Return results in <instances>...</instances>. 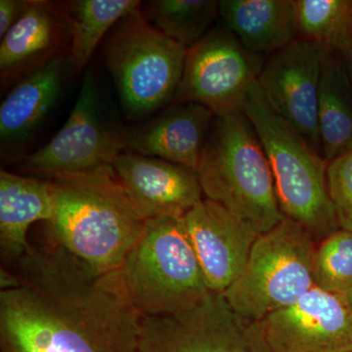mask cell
Segmentation results:
<instances>
[{
  "label": "cell",
  "mask_w": 352,
  "mask_h": 352,
  "mask_svg": "<svg viewBox=\"0 0 352 352\" xmlns=\"http://www.w3.org/2000/svg\"><path fill=\"white\" fill-rule=\"evenodd\" d=\"M47 180L53 198L48 222L52 240L94 272L119 270L146 221L112 166L59 173Z\"/></svg>",
  "instance_id": "1"
},
{
  "label": "cell",
  "mask_w": 352,
  "mask_h": 352,
  "mask_svg": "<svg viewBox=\"0 0 352 352\" xmlns=\"http://www.w3.org/2000/svg\"><path fill=\"white\" fill-rule=\"evenodd\" d=\"M196 171L204 197L259 235L284 219L267 156L244 113L215 116Z\"/></svg>",
  "instance_id": "2"
},
{
  "label": "cell",
  "mask_w": 352,
  "mask_h": 352,
  "mask_svg": "<svg viewBox=\"0 0 352 352\" xmlns=\"http://www.w3.org/2000/svg\"><path fill=\"white\" fill-rule=\"evenodd\" d=\"M243 113L267 156L284 217L302 226L316 243L338 230L323 155L271 109L258 82L245 97Z\"/></svg>",
  "instance_id": "3"
},
{
  "label": "cell",
  "mask_w": 352,
  "mask_h": 352,
  "mask_svg": "<svg viewBox=\"0 0 352 352\" xmlns=\"http://www.w3.org/2000/svg\"><path fill=\"white\" fill-rule=\"evenodd\" d=\"M118 271L141 317L182 314L212 295L182 217L147 220Z\"/></svg>",
  "instance_id": "4"
},
{
  "label": "cell",
  "mask_w": 352,
  "mask_h": 352,
  "mask_svg": "<svg viewBox=\"0 0 352 352\" xmlns=\"http://www.w3.org/2000/svg\"><path fill=\"white\" fill-rule=\"evenodd\" d=\"M140 7L122 17L103 41L106 68L131 120L143 119L173 103L187 52L153 27Z\"/></svg>",
  "instance_id": "5"
},
{
  "label": "cell",
  "mask_w": 352,
  "mask_h": 352,
  "mask_svg": "<svg viewBox=\"0 0 352 352\" xmlns=\"http://www.w3.org/2000/svg\"><path fill=\"white\" fill-rule=\"evenodd\" d=\"M316 245L302 226L284 217L258 236L244 270L222 296L236 314L256 322L294 305L315 287Z\"/></svg>",
  "instance_id": "6"
},
{
  "label": "cell",
  "mask_w": 352,
  "mask_h": 352,
  "mask_svg": "<svg viewBox=\"0 0 352 352\" xmlns=\"http://www.w3.org/2000/svg\"><path fill=\"white\" fill-rule=\"evenodd\" d=\"M103 106L94 74L87 69L68 120L50 142L25 156L21 170L48 179L112 166L126 151V127L109 122Z\"/></svg>",
  "instance_id": "7"
},
{
  "label": "cell",
  "mask_w": 352,
  "mask_h": 352,
  "mask_svg": "<svg viewBox=\"0 0 352 352\" xmlns=\"http://www.w3.org/2000/svg\"><path fill=\"white\" fill-rule=\"evenodd\" d=\"M265 58L245 48L221 24L187 48L176 103H197L215 116L243 112Z\"/></svg>",
  "instance_id": "8"
},
{
  "label": "cell",
  "mask_w": 352,
  "mask_h": 352,
  "mask_svg": "<svg viewBox=\"0 0 352 352\" xmlns=\"http://www.w3.org/2000/svg\"><path fill=\"white\" fill-rule=\"evenodd\" d=\"M138 352H270L259 322L236 314L221 295L168 316L142 317Z\"/></svg>",
  "instance_id": "9"
},
{
  "label": "cell",
  "mask_w": 352,
  "mask_h": 352,
  "mask_svg": "<svg viewBox=\"0 0 352 352\" xmlns=\"http://www.w3.org/2000/svg\"><path fill=\"white\" fill-rule=\"evenodd\" d=\"M326 55L314 43L296 38L265 58L258 80L271 109L320 153L319 90Z\"/></svg>",
  "instance_id": "10"
},
{
  "label": "cell",
  "mask_w": 352,
  "mask_h": 352,
  "mask_svg": "<svg viewBox=\"0 0 352 352\" xmlns=\"http://www.w3.org/2000/svg\"><path fill=\"white\" fill-rule=\"evenodd\" d=\"M259 325L270 352H352V312L346 300L316 287Z\"/></svg>",
  "instance_id": "11"
},
{
  "label": "cell",
  "mask_w": 352,
  "mask_h": 352,
  "mask_svg": "<svg viewBox=\"0 0 352 352\" xmlns=\"http://www.w3.org/2000/svg\"><path fill=\"white\" fill-rule=\"evenodd\" d=\"M182 221L208 289L223 295L244 270L259 234L207 198L183 215Z\"/></svg>",
  "instance_id": "12"
},
{
  "label": "cell",
  "mask_w": 352,
  "mask_h": 352,
  "mask_svg": "<svg viewBox=\"0 0 352 352\" xmlns=\"http://www.w3.org/2000/svg\"><path fill=\"white\" fill-rule=\"evenodd\" d=\"M112 168L145 221L180 219L205 198L197 171L182 164L126 151Z\"/></svg>",
  "instance_id": "13"
},
{
  "label": "cell",
  "mask_w": 352,
  "mask_h": 352,
  "mask_svg": "<svg viewBox=\"0 0 352 352\" xmlns=\"http://www.w3.org/2000/svg\"><path fill=\"white\" fill-rule=\"evenodd\" d=\"M71 46V29L62 1L31 0L24 16L1 39V87H14L51 62L69 57Z\"/></svg>",
  "instance_id": "14"
},
{
  "label": "cell",
  "mask_w": 352,
  "mask_h": 352,
  "mask_svg": "<svg viewBox=\"0 0 352 352\" xmlns=\"http://www.w3.org/2000/svg\"><path fill=\"white\" fill-rule=\"evenodd\" d=\"M214 117L200 104H171L150 122L126 127V151L196 170Z\"/></svg>",
  "instance_id": "15"
},
{
  "label": "cell",
  "mask_w": 352,
  "mask_h": 352,
  "mask_svg": "<svg viewBox=\"0 0 352 352\" xmlns=\"http://www.w3.org/2000/svg\"><path fill=\"white\" fill-rule=\"evenodd\" d=\"M69 71H74L69 57L61 58L14 85L0 105L2 157L36 134L61 98Z\"/></svg>",
  "instance_id": "16"
},
{
  "label": "cell",
  "mask_w": 352,
  "mask_h": 352,
  "mask_svg": "<svg viewBox=\"0 0 352 352\" xmlns=\"http://www.w3.org/2000/svg\"><path fill=\"white\" fill-rule=\"evenodd\" d=\"M53 198L47 179L0 170V254L13 265L30 247L27 234L38 221L50 222Z\"/></svg>",
  "instance_id": "17"
},
{
  "label": "cell",
  "mask_w": 352,
  "mask_h": 352,
  "mask_svg": "<svg viewBox=\"0 0 352 352\" xmlns=\"http://www.w3.org/2000/svg\"><path fill=\"white\" fill-rule=\"evenodd\" d=\"M219 20L245 48L264 57L298 38L295 0H220Z\"/></svg>",
  "instance_id": "18"
},
{
  "label": "cell",
  "mask_w": 352,
  "mask_h": 352,
  "mask_svg": "<svg viewBox=\"0 0 352 352\" xmlns=\"http://www.w3.org/2000/svg\"><path fill=\"white\" fill-rule=\"evenodd\" d=\"M321 153L330 163L352 149V82L340 57L327 54L319 90Z\"/></svg>",
  "instance_id": "19"
},
{
  "label": "cell",
  "mask_w": 352,
  "mask_h": 352,
  "mask_svg": "<svg viewBox=\"0 0 352 352\" xmlns=\"http://www.w3.org/2000/svg\"><path fill=\"white\" fill-rule=\"evenodd\" d=\"M72 34L69 60L74 71L82 73L98 44L113 25L142 2L136 0H71L62 1Z\"/></svg>",
  "instance_id": "20"
},
{
  "label": "cell",
  "mask_w": 352,
  "mask_h": 352,
  "mask_svg": "<svg viewBox=\"0 0 352 352\" xmlns=\"http://www.w3.org/2000/svg\"><path fill=\"white\" fill-rule=\"evenodd\" d=\"M298 38L340 59L352 56V0H295Z\"/></svg>",
  "instance_id": "21"
},
{
  "label": "cell",
  "mask_w": 352,
  "mask_h": 352,
  "mask_svg": "<svg viewBox=\"0 0 352 352\" xmlns=\"http://www.w3.org/2000/svg\"><path fill=\"white\" fill-rule=\"evenodd\" d=\"M146 20L186 48L200 41L219 20L217 0H154L142 4Z\"/></svg>",
  "instance_id": "22"
},
{
  "label": "cell",
  "mask_w": 352,
  "mask_h": 352,
  "mask_svg": "<svg viewBox=\"0 0 352 352\" xmlns=\"http://www.w3.org/2000/svg\"><path fill=\"white\" fill-rule=\"evenodd\" d=\"M314 280L316 288L336 295L352 288V231L339 228L317 243Z\"/></svg>",
  "instance_id": "23"
},
{
  "label": "cell",
  "mask_w": 352,
  "mask_h": 352,
  "mask_svg": "<svg viewBox=\"0 0 352 352\" xmlns=\"http://www.w3.org/2000/svg\"><path fill=\"white\" fill-rule=\"evenodd\" d=\"M327 182L340 228L352 231V149L328 163Z\"/></svg>",
  "instance_id": "24"
},
{
  "label": "cell",
  "mask_w": 352,
  "mask_h": 352,
  "mask_svg": "<svg viewBox=\"0 0 352 352\" xmlns=\"http://www.w3.org/2000/svg\"><path fill=\"white\" fill-rule=\"evenodd\" d=\"M31 0H0V38L24 16Z\"/></svg>",
  "instance_id": "25"
},
{
  "label": "cell",
  "mask_w": 352,
  "mask_h": 352,
  "mask_svg": "<svg viewBox=\"0 0 352 352\" xmlns=\"http://www.w3.org/2000/svg\"><path fill=\"white\" fill-rule=\"evenodd\" d=\"M342 60L344 61V65H346L347 73H349V76H351V80L352 82V56L346 58V59Z\"/></svg>",
  "instance_id": "26"
},
{
  "label": "cell",
  "mask_w": 352,
  "mask_h": 352,
  "mask_svg": "<svg viewBox=\"0 0 352 352\" xmlns=\"http://www.w3.org/2000/svg\"><path fill=\"white\" fill-rule=\"evenodd\" d=\"M342 296H344L346 305H349V309H351L352 312V288L347 292L346 295Z\"/></svg>",
  "instance_id": "27"
}]
</instances>
